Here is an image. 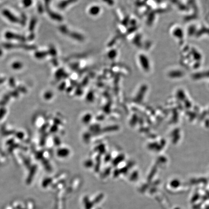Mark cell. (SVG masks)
<instances>
[{
	"mask_svg": "<svg viewBox=\"0 0 209 209\" xmlns=\"http://www.w3.org/2000/svg\"><path fill=\"white\" fill-rule=\"evenodd\" d=\"M139 60H140L141 65L144 69L147 70L149 69V62L146 56L144 55H140L139 57Z\"/></svg>",
	"mask_w": 209,
	"mask_h": 209,
	"instance_id": "cell-1",
	"label": "cell"
},
{
	"mask_svg": "<svg viewBox=\"0 0 209 209\" xmlns=\"http://www.w3.org/2000/svg\"><path fill=\"white\" fill-rule=\"evenodd\" d=\"M100 12V8L98 6H94L90 8L89 12L90 14L93 16H97Z\"/></svg>",
	"mask_w": 209,
	"mask_h": 209,
	"instance_id": "cell-2",
	"label": "cell"
},
{
	"mask_svg": "<svg viewBox=\"0 0 209 209\" xmlns=\"http://www.w3.org/2000/svg\"><path fill=\"white\" fill-rule=\"evenodd\" d=\"M103 1L109 6H112L114 4V2L113 0H103Z\"/></svg>",
	"mask_w": 209,
	"mask_h": 209,
	"instance_id": "cell-3",
	"label": "cell"
},
{
	"mask_svg": "<svg viewBox=\"0 0 209 209\" xmlns=\"http://www.w3.org/2000/svg\"><path fill=\"white\" fill-rule=\"evenodd\" d=\"M114 54H116V52H115V50H113V51H111L110 53V57L111 58H113L114 56H116V55H114Z\"/></svg>",
	"mask_w": 209,
	"mask_h": 209,
	"instance_id": "cell-4",
	"label": "cell"
}]
</instances>
